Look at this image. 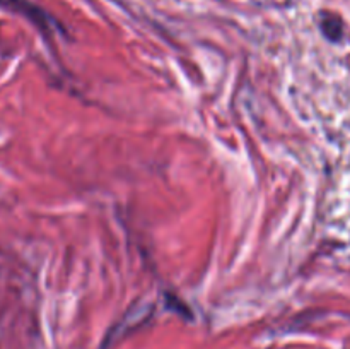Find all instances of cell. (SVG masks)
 Wrapping results in <instances>:
<instances>
[{"label":"cell","mask_w":350,"mask_h":349,"mask_svg":"<svg viewBox=\"0 0 350 349\" xmlns=\"http://www.w3.org/2000/svg\"><path fill=\"white\" fill-rule=\"evenodd\" d=\"M0 9H7L12 10V12L23 14L24 17H27L31 23L40 26L41 29L51 27L50 16H46L40 7L33 5V3L27 2V0H0Z\"/></svg>","instance_id":"1"},{"label":"cell","mask_w":350,"mask_h":349,"mask_svg":"<svg viewBox=\"0 0 350 349\" xmlns=\"http://www.w3.org/2000/svg\"><path fill=\"white\" fill-rule=\"evenodd\" d=\"M321 29H323L325 36L332 41H338L342 34H344L342 21L337 16H334V14H323V17H321Z\"/></svg>","instance_id":"2"}]
</instances>
